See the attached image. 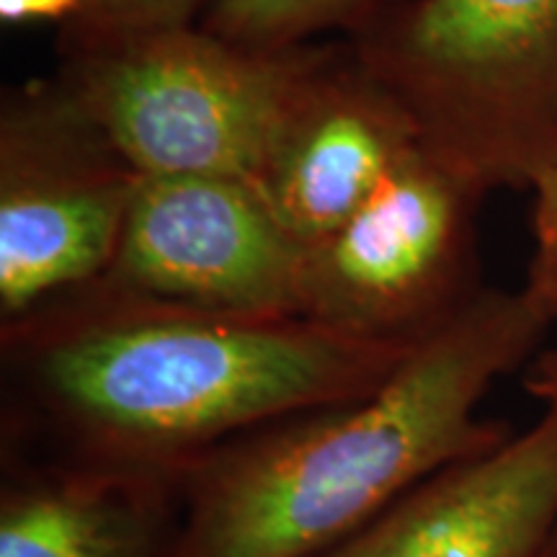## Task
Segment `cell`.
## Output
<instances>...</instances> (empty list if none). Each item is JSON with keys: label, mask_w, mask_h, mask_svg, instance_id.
Wrapping results in <instances>:
<instances>
[{"label": "cell", "mask_w": 557, "mask_h": 557, "mask_svg": "<svg viewBox=\"0 0 557 557\" xmlns=\"http://www.w3.org/2000/svg\"><path fill=\"white\" fill-rule=\"evenodd\" d=\"M205 0H83L81 16L60 34H122L197 24Z\"/></svg>", "instance_id": "obj_13"}, {"label": "cell", "mask_w": 557, "mask_h": 557, "mask_svg": "<svg viewBox=\"0 0 557 557\" xmlns=\"http://www.w3.org/2000/svg\"><path fill=\"white\" fill-rule=\"evenodd\" d=\"M423 480L320 557H545L557 529V403Z\"/></svg>", "instance_id": "obj_9"}, {"label": "cell", "mask_w": 557, "mask_h": 557, "mask_svg": "<svg viewBox=\"0 0 557 557\" xmlns=\"http://www.w3.org/2000/svg\"><path fill=\"white\" fill-rule=\"evenodd\" d=\"M302 256L250 181L139 176L101 282L186 308L302 318Z\"/></svg>", "instance_id": "obj_7"}, {"label": "cell", "mask_w": 557, "mask_h": 557, "mask_svg": "<svg viewBox=\"0 0 557 557\" xmlns=\"http://www.w3.org/2000/svg\"><path fill=\"white\" fill-rule=\"evenodd\" d=\"M181 529V480L5 455L0 557H176Z\"/></svg>", "instance_id": "obj_10"}, {"label": "cell", "mask_w": 557, "mask_h": 557, "mask_svg": "<svg viewBox=\"0 0 557 557\" xmlns=\"http://www.w3.org/2000/svg\"><path fill=\"white\" fill-rule=\"evenodd\" d=\"M534 250L524 289L549 325H557V160L532 184Z\"/></svg>", "instance_id": "obj_12"}, {"label": "cell", "mask_w": 557, "mask_h": 557, "mask_svg": "<svg viewBox=\"0 0 557 557\" xmlns=\"http://www.w3.org/2000/svg\"><path fill=\"white\" fill-rule=\"evenodd\" d=\"M553 329L524 289H487L377 387L238 438L184 478L176 557H320L449 465L511 434L480 416Z\"/></svg>", "instance_id": "obj_2"}, {"label": "cell", "mask_w": 557, "mask_h": 557, "mask_svg": "<svg viewBox=\"0 0 557 557\" xmlns=\"http://www.w3.org/2000/svg\"><path fill=\"white\" fill-rule=\"evenodd\" d=\"M83 0H0V18L3 24H39L54 21L67 26L81 16Z\"/></svg>", "instance_id": "obj_14"}, {"label": "cell", "mask_w": 557, "mask_h": 557, "mask_svg": "<svg viewBox=\"0 0 557 557\" xmlns=\"http://www.w3.org/2000/svg\"><path fill=\"white\" fill-rule=\"evenodd\" d=\"M346 45L483 197L557 160V0H398Z\"/></svg>", "instance_id": "obj_3"}, {"label": "cell", "mask_w": 557, "mask_h": 557, "mask_svg": "<svg viewBox=\"0 0 557 557\" xmlns=\"http://www.w3.org/2000/svg\"><path fill=\"white\" fill-rule=\"evenodd\" d=\"M483 194L416 148L338 230L302 256V318L416 344L478 295Z\"/></svg>", "instance_id": "obj_6"}, {"label": "cell", "mask_w": 557, "mask_h": 557, "mask_svg": "<svg viewBox=\"0 0 557 557\" xmlns=\"http://www.w3.org/2000/svg\"><path fill=\"white\" fill-rule=\"evenodd\" d=\"M320 52L250 50L199 24L60 34L54 78L139 176L253 181Z\"/></svg>", "instance_id": "obj_4"}, {"label": "cell", "mask_w": 557, "mask_h": 557, "mask_svg": "<svg viewBox=\"0 0 557 557\" xmlns=\"http://www.w3.org/2000/svg\"><path fill=\"white\" fill-rule=\"evenodd\" d=\"M524 387L537 403H557V351H542L529 361ZM545 557H557V529Z\"/></svg>", "instance_id": "obj_15"}, {"label": "cell", "mask_w": 557, "mask_h": 557, "mask_svg": "<svg viewBox=\"0 0 557 557\" xmlns=\"http://www.w3.org/2000/svg\"><path fill=\"white\" fill-rule=\"evenodd\" d=\"M418 145L413 122L348 45H323L250 184L302 248L329 238Z\"/></svg>", "instance_id": "obj_8"}, {"label": "cell", "mask_w": 557, "mask_h": 557, "mask_svg": "<svg viewBox=\"0 0 557 557\" xmlns=\"http://www.w3.org/2000/svg\"><path fill=\"white\" fill-rule=\"evenodd\" d=\"M398 0H209L199 26L214 37L261 52L315 45L318 37L367 29Z\"/></svg>", "instance_id": "obj_11"}, {"label": "cell", "mask_w": 557, "mask_h": 557, "mask_svg": "<svg viewBox=\"0 0 557 557\" xmlns=\"http://www.w3.org/2000/svg\"><path fill=\"white\" fill-rule=\"evenodd\" d=\"M416 344L295 315L186 308L96 282L0 323L5 455L184 483L253 431L369 393Z\"/></svg>", "instance_id": "obj_1"}, {"label": "cell", "mask_w": 557, "mask_h": 557, "mask_svg": "<svg viewBox=\"0 0 557 557\" xmlns=\"http://www.w3.org/2000/svg\"><path fill=\"white\" fill-rule=\"evenodd\" d=\"M139 173L58 78L0 99V323L101 282Z\"/></svg>", "instance_id": "obj_5"}]
</instances>
